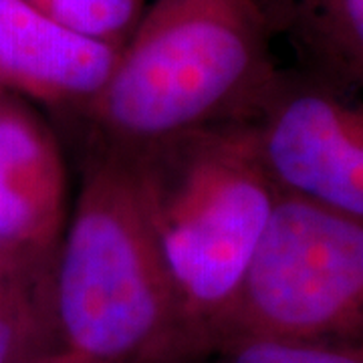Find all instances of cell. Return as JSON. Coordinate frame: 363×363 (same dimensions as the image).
<instances>
[{
	"mask_svg": "<svg viewBox=\"0 0 363 363\" xmlns=\"http://www.w3.org/2000/svg\"><path fill=\"white\" fill-rule=\"evenodd\" d=\"M121 150L198 359L222 343L283 192L260 160L250 121Z\"/></svg>",
	"mask_w": 363,
	"mask_h": 363,
	"instance_id": "1",
	"label": "cell"
},
{
	"mask_svg": "<svg viewBox=\"0 0 363 363\" xmlns=\"http://www.w3.org/2000/svg\"><path fill=\"white\" fill-rule=\"evenodd\" d=\"M55 257L51 363H188L194 345L121 147L87 135Z\"/></svg>",
	"mask_w": 363,
	"mask_h": 363,
	"instance_id": "2",
	"label": "cell"
},
{
	"mask_svg": "<svg viewBox=\"0 0 363 363\" xmlns=\"http://www.w3.org/2000/svg\"><path fill=\"white\" fill-rule=\"evenodd\" d=\"M274 75L262 0H152L104 91L75 121L99 142L140 147L250 121Z\"/></svg>",
	"mask_w": 363,
	"mask_h": 363,
	"instance_id": "3",
	"label": "cell"
},
{
	"mask_svg": "<svg viewBox=\"0 0 363 363\" xmlns=\"http://www.w3.org/2000/svg\"><path fill=\"white\" fill-rule=\"evenodd\" d=\"M245 337L363 353V222L283 194L218 347Z\"/></svg>",
	"mask_w": 363,
	"mask_h": 363,
	"instance_id": "4",
	"label": "cell"
},
{
	"mask_svg": "<svg viewBox=\"0 0 363 363\" xmlns=\"http://www.w3.org/2000/svg\"><path fill=\"white\" fill-rule=\"evenodd\" d=\"M250 125L283 194L363 222V109L331 81L277 73Z\"/></svg>",
	"mask_w": 363,
	"mask_h": 363,
	"instance_id": "5",
	"label": "cell"
},
{
	"mask_svg": "<svg viewBox=\"0 0 363 363\" xmlns=\"http://www.w3.org/2000/svg\"><path fill=\"white\" fill-rule=\"evenodd\" d=\"M123 47L52 21L26 0H0V89L65 117L104 91Z\"/></svg>",
	"mask_w": 363,
	"mask_h": 363,
	"instance_id": "6",
	"label": "cell"
},
{
	"mask_svg": "<svg viewBox=\"0 0 363 363\" xmlns=\"http://www.w3.org/2000/svg\"><path fill=\"white\" fill-rule=\"evenodd\" d=\"M71 204L57 133L25 99L0 93V250L55 257Z\"/></svg>",
	"mask_w": 363,
	"mask_h": 363,
	"instance_id": "7",
	"label": "cell"
},
{
	"mask_svg": "<svg viewBox=\"0 0 363 363\" xmlns=\"http://www.w3.org/2000/svg\"><path fill=\"white\" fill-rule=\"evenodd\" d=\"M55 257L0 250V363H40L57 355Z\"/></svg>",
	"mask_w": 363,
	"mask_h": 363,
	"instance_id": "8",
	"label": "cell"
},
{
	"mask_svg": "<svg viewBox=\"0 0 363 363\" xmlns=\"http://www.w3.org/2000/svg\"><path fill=\"white\" fill-rule=\"evenodd\" d=\"M301 18L329 73L363 81V0H301Z\"/></svg>",
	"mask_w": 363,
	"mask_h": 363,
	"instance_id": "9",
	"label": "cell"
},
{
	"mask_svg": "<svg viewBox=\"0 0 363 363\" xmlns=\"http://www.w3.org/2000/svg\"><path fill=\"white\" fill-rule=\"evenodd\" d=\"M52 21L123 47L147 9V0H26Z\"/></svg>",
	"mask_w": 363,
	"mask_h": 363,
	"instance_id": "10",
	"label": "cell"
},
{
	"mask_svg": "<svg viewBox=\"0 0 363 363\" xmlns=\"http://www.w3.org/2000/svg\"><path fill=\"white\" fill-rule=\"evenodd\" d=\"M188 363H363V353L286 339L245 337Z\"/></svg>",
	"mask_w": 363,
	"mask_h": 363,
	"instance_id": "11",
	"label": "cell"
},
{
	"mask_svg": "<svg viewBox=\"0 0 363 363\" xmlns=\"http://www.w3.org/2000/svg\"><path fill=\"white\" fill-rule=\"evenodd\" d=\"M40 363H51V362H49V359H47V362H40Z\"/></svg>",
	"mask_w": 363,
	"mask_h": 363,
	"instance_id": "12",
	"label": "cell"
},
{
	"mask_svg": "<svg viewBox=\"0 0 363 363\" xmlns=\"http://www.w3.org/2000/svg\"><path fill=\"white\" fill-rule=\"evenodd\" d=\"M0 93H6V91H2V89H0Z\"/></svg>",
	"mask_w": 363,
	"mask_h": 363,
	"instance_id": "13",
	"label": "cell"
}]
</instances>
